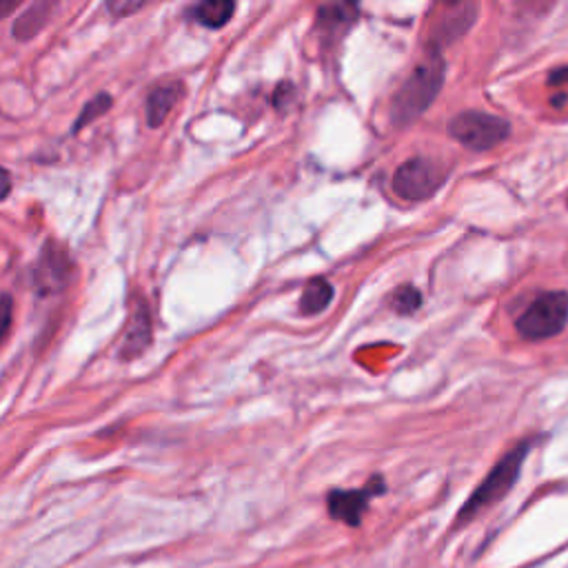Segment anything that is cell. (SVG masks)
<instances>
[{"label":"cell","mask_w":568,"mask_h":568,"mask_svg":"<svg viewBox=\"0 0 568 568\" xmlns=\"http://www.w3.org/2000/svg\"><path fill=\"white\" fill-rule=\"evenodd\" d=\"M442 82H444V60L437 51H430L393 95L390 120L402 126L410 124L417 115H422L430 106V102L442 89Z\"/></svg>","instance_id":"6da1fadb"},{"label":"cell","mask_w":568,"mask_h":568,"mask_svg":"<svg viewBox=\"0 0 568 568\" xmlns=\"http://www.w3.org/2000/svg\"><path fill=\"white\" fill-rule=\"evenodd\" d=\"M530 450V442H519L513 450H508L495 466L493 470L484 477V481L475 488V493L466 499V504L462 506L459 515H457V524L473 519L479 510L493 506L495 501H499L517 481L521 464L526 459Z\"/></svg>","instance_id":"7a4b0ae2"},{"label":"cell","mask_w":568,"mask_h":568,"mask_svg":"<svg viewBox=\"0 0 568 568\" xmlns=\"http://www.w3.org/2000/svg\"><path fill=\"white\" fill-rule=\"evenodd\" d=\"M568 322V293L548 291L532 300V304L515 322L524 339H548L557 335Z\"/></svg>","instance_id":"3957f363"},{"label":"cell","mask_w":568,"mask_h":568,"mask_svg":"<svg viewBox=\"0 0 568 568\" xmlns=\"http://www.w3.org/2000/svg\"><path fill=\"white\" fill-rule=\"evenodd\" d=\"M448 133L468 149L486 151L510 135V124L493 113L464 111L450 120Z\"/></svg>","instance_id":"277c9868"},{"label":"cell","mask_w":568,"mask_h":568,"mask_svg":"<svg viewBox=\"0 0 568 568\" xmlns=\"http://www.w3.org/2000/svg\"><path fill=\"white\" fill-rule=\"evenodd\" d=\"M444 182L439 166L426 158L406 160L393 178V189L404 200H426Z\"/></svg>","instance_id":"5b68a950"},{"label":"cell","mask_w":568,"mask_h":568,"mask_svg":"<svg viewBox=\"0 0 568 568\" xmlns=\"http://www.w3.org/2000/svg\"><path fill=\"white\" fill-rule=\"evenodd\" d=\"M71 257L67 253V248L62 244H58L55 240H47L38 264H36V273H33V284L38 295H55L60 293L69 280H71Z\"/></svg>","instance_id":"8992f818"},{"label":"cell","mask_w":568,"mask_h":568,"mask_svg":"<svg viewBox=\"0 0 568 568\" xmlns=\"http://www.w3.org/2000/svg\"><path fill=\"white\" fill-rule=\"evenodd\" d=\"M384 493V479L373 477L364 488L357 490H331L326 497V508L333 519L346 521L348 526H359L362 515L366 510V504L373 495Z\"/></svg>","instance_id":"52a82bcc"},{"label":"cell","mask_w":568,"mask_h":568,"mask_svg":"<svg viewBox=\"0 0 568 568\" xmlns=\"http://www.w3.org/2000/svg\"><path fill=\"white\" fill-rule=\"evenodd\" d=\"M151 344V313L144 300H133L131 302V311H129V322L122 335V346H120V355L131 359L135 355H140L146 346Z\"/></svg>","instance_id":"ba28073f"},{"label":"cell","mask_w":568,"mask_h":568,"mask_svg":"<svg viewBox=\"0 0 568 568\" xmlns=\"http://www.w3.org/2000/svg\"><path fill=\"white\" fill-rule=\"evenodd\" d=\"M448 11L439 16L433 29V40L435 42H450L459 38L475 20L477 4H448Z\"/></svg>","instance_id":"9c48e42d"},{"label":"cell","mask_w":568,"mask_h":568,"mask_svg":"<svg viewBox=\"0 0 568 568\" xmlns=\"http://www.w3.org/2000/svg\"><path fill=\"white\" fill-rule=\"evenodd\" d=\"M184 89L180 82H162L153 87V91L146 98V122L149 126H160L166 115L173 111V106L180 102Z\"/></svg>","instance_id":"30bf717a"},{"label":"cell","mask_w":568,"mask_h":568,"mask_svg":"<svg viewBox=\"0 0 568 568\" xmlns=\"http://www.w3.org/2000/svg\"><path fill=\"white\" fill-rule=\"evenodd\" d=\"M331 300H333V284L322 277H315L302 291L300 311L304 315H317L331 304Z\"/></svg>","instance_id":"8fae6325"},{"label":"cell","mask_w":568,"mask_h":568,"mask_svg":"<svg viewBox=\"0 0 568 568\" xmlns=\"http://www.w3.org/2000/svg\"><path fill=\"white\" fill-rule=\"evenodd\" d=\"M51 11H53V4H51V2H36V4H31V7L16 20V24H13L16 38H18V40H29V38H33V36L47 24Z\"/></svg>","instance_id":"7c38bea8"},{"label":"cell","mask_w":568,"mask_h":568,"mask_svg":"<svg viewBox=\"0 0 568 568\" xmlns=\"http://www.w3.org/2000/svg\"><path fill=\"white\" fill-rule=\"evenodd\" d=\"M233 11H235V4L229 0H209V2H200L193 9V18L209 29H220L231 20Z\"/></svg>","instance_id":"4fadbf2b"},{"label":"cell","mask_w":568,"mask_h":568,"mask_svg":"<svg viewBox=\"0 0 568 568\" xmlns=\"http://www.w3.org/2000/svg\"><path fill=\"white\" fill-rule=\"evenodd\" d=\"M388 304H390V308H393L395 313H399V315H410V313H415V311L419 308V304H422V293H419L415 286L404 284V286H399V288H395V291L390 293Z\"/></svg>","instance_id":"5bb4252c"},{"label":"cell","mask_w":568,"mask_h":568,"mask_svg":"<svg viewBox=\"0 0 568 568\" xmlns=\"http://www.w3.org/2000/svg\"><path fill=\"white\" fill-rule=\"evenodd\" d=\"M357 16V7L355 4H326L320 9L317 18H320V24H326V29H333V27H344L348 22H353Z\"/></svg>","instance_id":"9a60e30c"},{"label":"cell","mask_w":568,"mask_h":568,"mask_svg":"<svg viewBox=\"0 0 568 568\" xmlns=\"http://www.w3.org/2000/svg\"><path fill=\"white\" fill-rule=\"evenodd\" d=\"M109 106H111V95H109V93H98L91 102L84 104L82 113L78 115V120H75V124H73V133H78L80 129H84L87 124H91L95 118L104 115V113L109 111Z\"/></svg>","instance_id":"2e32d148"},{"label":"cell","mask_w":568,"mask_h":568,"mask_svg":"<svg viewBox=\"0 0 568 568\" xmlns=\"http://www.w3.org/2000/svg\"><path fill=\"white\" fill-rule=\"evenodd\" d=\"M13 317V300L7 293H0V339L7 335Z\"/></svg>","instance_id":"e0dca14e"},{"label":"cell","mask_w":568,"mask_h":568,"mask_svg":"<svg viewBox=\"0 0 568 568\" xmlns=\"http://www.w3.org/2000/svg\"><path fill=\"white\" fill-rule=\"evenodd\" d=\"M142 4L144 2H124V0H111L109 4H106V9L115 16V18H122V16H129V13H133V11H138V9H142Z\"/></svg>","instance_id":"ac0fdd59"},{"label":"cell","mask_w":568,"mask_h":568,"mask_svg":"<svg viewBox=\"0 0 568 568\" xmlns=\"http://www.w3.org/2000/svg\"><path fill=\"white\" fill-rule=\"evenodd\" d=\"M548 84H550V87H564V84H568V67L552 69L550 75H548Z\"/></svg>","instance_id":"d6986e66"},{"label":"cell","mask_w":568,"mask_h":568,"mask_svg":"<svg viewBox=\"0 0 568 568\" xmlns=\"http://www.w3.org/2000/svg\"><path fill=\"white\" fill-rule=\"evenodd\" d=\"M11 191V175L7 169L0 166V200L7 197V193Z\"/></svg>","instance_id":"ffe728a7"},{"label":"cell","mask_w":568,"mask_h":568,"mask_svg":"<svg viewBox=\"0 0 568 568\" xmlns=\"http://www.w3.org/2000/svg\"><path fill=\"white\" fill-rule=\"evenodd\" d=\"M18 4L16 2H0V18H4L7 13H11Z\"/></svg>","instance_id":"44dd1931"}]
</instances>
